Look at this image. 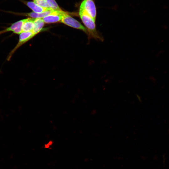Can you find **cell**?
<instances>
[{
  "label": "cell",
  "mask_w": 169,
  "mask_h": 169,
  "mask_svg": "<svg viewBox=\"0 0 169 169\" xmlns=\"http://www.w3.org/2000/svg\"><path fill=\"white\" fill-rule=\"evenodd\" d=\"M79 14L83 23L92 37L102 41V38L99 35L96 30L95 20L87 12L82 3L79 7Z\"/></svg>",
  "instance_id": "6da1fadb"
},
{
  "label": "cell",
  "mask_w": 169,
  "mask_h": 169,
  "mask_svg": "<svg viewBox=\"0 0 169 169\" xmlns=\"http://www.w3.org/2000/svg\"><path fill=\"white\" fill-rule=\"evenodd\" d=\"M35 35L33 31L23 32L20 33L18 42L9 54L7 58V60H10L13 54L19 48L32 38Z\"/></svg>",
  "instance_id": "7a4b0ae2"
},
{
  "label": "cell",
  "mask_w": 169,
  "mask_h": 169,
  "mask_svg": "<svg viewBox=\"0 0 169 169\" xmlns=\"http://www.w3.org/2000/svg\"><path fill=\"white\" fill-rule=\"evenodd\" d=\"M60 22L71 27L83 30L85 33L87 32L86 28L65 12Z\"/></svg>",
  "instance_id": "3957f363"
},
{
  "label": "cell",
  "mask_w": 169,
  "mask_h": 169,
  "mask_svg": "<svg viewBox=\"0 0 169 169\" xmlns=\"http://www.w3.org/2000/svg\"><path fill=\"white\" fill-rule=\"evenodd\" d=\"M65 13L62 10H54L51 14L43 18L42 19L45 23L57 22L61 21Z\"/></svg>",
  "instance_id": "277c9868"
},
{
  "label": "cell",
  "mask_w": 169,
  "mask_h": 169,
  "mask_svg": "<svg viewBox=\"0 0 169 169\" xmlns=\"http://www.w3.org/2000/svg\"><path fill=\"white\" fill-rule=\"evenodd\" d=\"M89 14L95 20L97 15L96 8L94 0H83L81 3Z\"/></svg>",
  "instance_id": "5b68a950"
},
{
  "label": "cell",
  "mask_w": 169,
  "mask_h": 169,
  "mask_svg": "<svg viewBox=\"0 0 169 169\" xmlns=\"http://www.w3.org/2000/svg\"><path fill=\"white\" fill-rule=\"evenodd\" d=\"M24 19L17 21L12 24L7 28L0 31V35L7 32L12 31L16 34H20L22 32V28Z\"/></svg>",
  "instance_id": "8992f818"
},
{
  "label": "cell",
  "mask_w": 169,
  "mask_h": 169,
  "mask_svg": "<svg viewBox=\"0 0 169 169\" xmlns=\"http://www.w3.org/2000/svg\"><path fill=\"white\" fill-rule=\"evenodd\" d=\"M24 3L32 9L33 12L36 13H41L46 11L53 10L50 8H44L39 6L33 2H24Z\"/></svg>",
  "instance_id": "52a82bcc"
},
{
  "label": "cell",
  "mask_w": 169,
  "mask_h": 169,
  "mask_svg": "<svg viewBox=\"0 0 169 169\" xmlns=\"http://www.w3.org/2000/svg\"><path fill=\"white\" fill-rule=\"evenodd\" d=\"M54 10L47 11L41 13H36L34 12H31L29 13H20L18 14L28 16L32 18H43L51 14Z\"/></svg>",
  "instance_id": "ba28073f"
},
{
  "label": "cell",
  "mask_w": 169,
  "mask_h": 169,
  "mask_svg": "<svg viewBox=\"0 0 169 169\" xmlns=\"http://www.w3.org/2000/svg\"><path fill=\"white\" fill-rule=\"evenodd\" d=\"M34 18H28L24 19L22 26V32L32 31L34 27Z\"/></svg>",
  "instance_id": "9c48e42d"
},
{
  "label": "cell",
  "mask_w": 169,
  "mask_h": 169,
  "mask_svg": "<svg viewBox=\"0 0 169 169\" xmlns=\"http://www.w3.org/2000/svg\"><path fill=\"white\" fill-rule=\"evenodd\" d=\"M44 23L42 18H35L34 21V27L32 31L35 35L42 30Z\"/></svg>",
  "instance_id": "30bf717a"
},
{
  "label": "cell",
  "mask_w": 169,
  "mask_h": 169,
  "mask_svg": "<svg viewBox=\"0 0 169 169\" xmlns=\"http://www.w3.org/2000/svg\"><path fill=\"white\" fill-rule=\"evenodd\" d=\"M50 8L54 10H62L55 0H46Z\"/></svg>",
  "instance_id": "8fae6325"
},
{
  "label": "cell",
  "mask_w": 169,
  "mask_h": 169,
  "mask_svg": "<svg viewBox=\"0 0 169 169\" xmlns=\"http://www.w3.org/2000/svg\"><path fill=\"white\" fill-rule=\"evenodd\" d=\"M33 2L38 5L41 7L50 8L46 0H33Z\"/></svg>",
  "instance_id": "7c38bea8"
}]
</instances>
